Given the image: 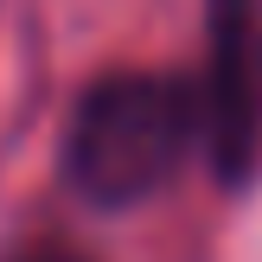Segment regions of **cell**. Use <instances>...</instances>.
<instances>
[{"label": "cell", "mask_w": 262, "mask_h": 262, "mask_svg": "<svg viewBox=\"0 0 262 262\" xmlns=\"http://www.w3.org/2000/svg\"><path fill=\"white\" fill-rule=\"evenodd\" d=\"M205 128V102L179 77L122 71L102 77L71 115L64 135V173L102 211L141 205L179 173L186 147Z\"/></svg>", "instance_id": "6da1fadb"}, {"label": "cell", "mask_w": 262, "mask_h": 262, "mask_svg": "<svg viewBox=\"0 0 262 262\" xmlns=\"http://www.w3.org/2000/svg\"><path fill=\"white\" fill-rule=\"evenodd\" d=\"M7 262H83L77 250H58V243H32V250H13Z\"/></svg>", "instance_id": "7a4b0ae2"}]
</instances>
